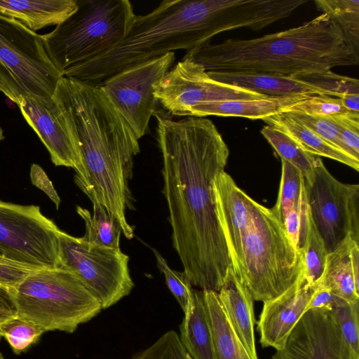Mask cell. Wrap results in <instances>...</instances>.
Listing matches in <instances>:
<instances>
[{
    "mask_svg": "<svg viewBox=\"0 0 359 359\" xmlns=\"http://www.w3.org/2000/svg\"><path fill=\"white\" fill-rule=\"evenodd\" d=\"M154 115L173 248L192 286L218 292L231 264L213 182L224 171L229 148L208 118Z\"/></svg>",
    "mask_w": 359,
    "mask_h": 359,
    "instance_id": "1",
    "label": "cell"
},
{
    "mask_svg": "<svg viewBox=\"0 0 359 359\" xmlns=\"http://www.w3.org/2000/svg\"><path fill=\"white\" fill-rule=\"evenodd\" d=\"M299 252L302 274L309 284L316 285L323 273L328 252L311 215H309L306 238Z\"/></svg>",
    "mask_w": 359,
    "mask_h": 359,
    "instance_id": "28",
    "label": "cell"
},
{
    "mask_svg": "<svg viewBox=\"0 0 359 359\" xmlns=\"http://www.w3.org/2000/svg\"><path fill=\"white\" fill-rule=\"evenodd\" d=\"M229 254L232 269L254 301L266 302L281 294L302 271L294 248L272 208L251 197L248 221Z\"/></svg>",
    "mask_w": 359,
    "mask_h": 359,
    "instance_id": "5",
    "label": "cell"
},
{
    "mask_svg": "<svg viewBox=\"0 0 359 359\" xmlns=\"http://www.w3.org/2000/svg\"><path fill=\"white\" fill-rule=\"evenodd\" d=\"M263 121L287 134L306 152L335 160L359 171V161L323 139L287 113L281 112Z\"/></svg>",
    "mask_w": 359,
    "mask_h": 359,
    "instance_id": "22",
    "label": "cell"
},
{
    "mask_svg": "<svg viewBox=\"0 0 359 359\" xmlns=\"http://www.w3.org/2000/svg\"><path fill=\"white\" fill-rule=\"evenodd\" d=\"M343 346L355 359H359V302L341 298L330 311Z\"/></svg>",
    "mask_w": 359,
    "mask_h": 359,
    "instance_id": "29",
    "label": "cell"
},
{
    "mask_svg": "<svg viewBox=\"0 0 359 359\" xmlns=\"http://www.w3.org/2000/svg\"><path fill=\"white\" fill-rule=\"evenodd\" d=\"M76 10L43 34L46 51L62 73L100 57L126 36L135 16L128 0H76Z\"/></svg>",
    "mask_w": 359,
    "mask_h": 359,
    "instance_id": "6",
    "label": "cell"
},
{
    "mask_svg": "<svg viewBox=\"0 0 359 359\" xmlns=\"http://www.w3.org/2000/svg\"><path fill=\"white\" fill-rule=\"evenodd\" d=\"M179 328L180 341L193 359H215L212 329L203 290L194 288Z\"/></svg>",
    "mask_w": 359,
    "mask_h": 359,
    "instance_id": "20",
    "label": "cell"
},
{
    "mask_svg": "<svg viewBox=\"0 0 359 359\" xmlns=\"http://www.w3.org/2000/svg\"><path fill=\"white\" fill-rule=\"evenodd\" d=\"M40 35L0 15V83L18 104L21 98L52 97L62 77Z\"/></svg>",
    "mask_w": 359,
    "mask_h": 359,
    "instance_id": "8",
    "label": "cell"
},
{
    "mask_svg": "<svg viewBox=\"0 0 359 359\" xmlns=\"http://www.w3.org/2000/svg\"><path fill=\"white\" fill-rule=\"evenodd\" d=\"M339 299L329 289L317 286L305 308V312L323 309L331 311Z\"/></svg>",
    "mask_w": 359,
    "mask_h": 359,
    "instance_id": "41",
    "label": "cell"
},
{
    "mask_svg": "<svg viewBox=\"0 0 359 359\" xmlns=\"http://www.w3.org/2000/svg\"><path fill=\"white\" fill-rule=\"evenodd\" d=\"M350 257L355 286L359 290V243H353Z\"/></svg>",
    "mask_w": 359,
    "mask_h": 359,
    "instance_id": "43",
    "label": "cell"
},
{
    "mask_svg": "<svg viewBox=\"0 0 359 359\" xmlns=\"http://www.w3.org/2000/svg\"><path fill=\"white\" fill-rule=\"evenodd\" d=\"M224 24L220 0H164L149 13L135 15L125 38L110 51L62 76L98 86L133 65L208 44Z\"/></svg>",
    "mask_w": 359,
    "mask_h": 359,
    "instance_id": "4",
    "label": "cell"
},
{
    "mask_svg": "<svg viewBox=\"0 0 359 359\" xmlns=\"http://www.w3.org/2000/svg\"><path fill=\"white\" fill-rule=\"evenodd\" d=\"M207 72L210 78L217 81L269 97L301 95H327L323 89L295 76L224 71H207Z\"/></svg>",
    "mask_w": 359,
    "mask_h": 359,
    "instance_id": "18",
    "label": "cell"
},
{
    "mask_svg": "<svg viewBox=\"0 0 359 359\" xmlns=\"http://www.w3.org/2000/svg\"><path fill=\"white\" fill-rule=\"evenodd\" d=\"M154 94L170 114L191 116L201 105L221 101L255 100L267 96L217 81L199 64L182 60L154 86Z\"/></svg>",
    "mask_w": 359,
    "mask_h": 359,
    "instance_id": "13",
    "label": "cell"
},
{
    "mask_svg": "<svg viewBox=\"0 0 359 359\" xmlns=\"http://www.w3.org/2000/svg\"><path fill=\"white\" fill-rule=\"evenodd\" d=\"M36 269L0 257V285L15 288Z\"/></svg>",
    "mask_w": 359,
    "mask_h": 359,
    "instance_id": "39",
    "label": "cell"
},
{
    "mask_svg": "<svg viewBox=\"0 0 359 359\" xmlns=\"http://www.w3.org/2000/svg\"><path fill=\"white\" fill-rule=\"evenodd\" d=\"M330 117L338 128L345 150L359 161V112L346 111Z\"/></svg>",
    "mask_w": 359,
    "mask_h": 359,
    "instance_id": "37",
    "label": "cell"
},
{
    "mask_svg": "<svg viewBox=\"0 0 359 359\" xmlns=\"http://www.w3.org/2000/svg\"><path fill=\"white\" fill-rule=\"evenodd\" d=\"M14 288L0 285V324L18 316Z\"/></svg>",
    "mask_w": 359,
    "mask_h": 359,
    "instance_id": "42",
    "label": "cell"
},
{
    "mask_svg": "<svg viewBox=\"0 0 359 359\" xmlns=\"http://www.w3.org/2000/svg\"><path fill=\"white\" fill-rule=\"evenodd\" d=\"M157 266L164 275L165 283L182 310L184 313L189 304L194 290L188 277L183 271L171 269L165 259L156 249H153Z\"/></svg>",
    "mask_w": 359,
    "mask_h": 359,
    "instance_id": "33",
    "label": "cell"
},
{
    "mask_svg": "<svg viewBox=\"0 0 359 359\" xmlns=\"http://www.w3.org/2000/svg\"><path fill=\"white\" fill-rule=\"evenodd\" d=\"M182 60L206 71L297 76L357 65L359 55L326 13L282 32L251 39H229L188 51Z\"/></svg>",
    "mask_w": 359,
    "mask_h": 359,
    "instance_id": "3",
    "label": "cell"
},
{
    "mask_svg": "<svg viewBox=\"0 0 359 359\" xmlns=\"http://www.w3.org/2000/svg\"><path fill=\"white\" fill-rule=\"evenodd\" d=\"M271 359H355L343 346L331 313L313 309L300 318L282 350Z\"/></svg>",
    "mask_w": 359,
    "mask_h": 359,
    "instance_id": "15",
    "label": "cell"
},
{
    "mask_svg": "<svg viewBox=\"0 0 359 359\" xmlns=\"http://www.w3.org/2000/svg\"><path fill=\"white\" fill-rule=\"evenodd\" d=\"M339 98L346 110L359 112V94H344Z\"/></svg>",
    "mask_w": 359,
    "mask_h": 359,
    "instance_id": "44",
    "label": "cell"
},
{
    "mask_svg": "<svg viewBox=\"0 0 359 359\" xmlns=\"http://www.w3.org/2000/svg\"><path fill=\"white\" fill-rule=\"evenodd\" d=\"M0 91L2 92L6 97L13 102V99L8 91L0 83Z\"/></svg>",
    "mask_w": 359,
    "mask_h": 359,
    "instance_id": "45",
    "label": "cell"
},
{
    "mask_svg": "<svg viewBox=\"0 0 359 359\" xmlns=\"http://www.w3.org/2000/svg\"><path fill=\"white\" fill-rule=\"evenodd\" d=\"M93 214L87 209L76 206V212L85 223L86 232L82 237L86 241L107 248L121 249L123 233L118 219L104 205L92 202Z\"/></svg>",
    "mask_w": 359,
    "mask_h": 359,
    "instance_id": "25",
    "label": "cell"
},
{
    "mask_svg": "<svg viewBox=\"0 0 359 359\" xmlns=\"http://www.w3.org/2000/svg\"><path fill=\"white\" fill-rule=\"evenodd\" d=\"M316 287L307 283L302 271L297 280L284 292L263 302L257 323L259 343L263 348L279 351L285 347Z\"/></svg>",
    "mask_w": 359,
    "mask_h": 359,
    "instance_id": "16",
    "label": "cell"
},
{
    "mask_svg": "<svg viewBox=\"0 0 359 359\" xmlns=\"http://www.w3.org/2000/svg\"><path fill=\"white\" fill-rule=\"evenodd\" d=\"M76 8V0H0V15L18 20L34 32L57 26Z\"/></svg>",
    "mask_w": 359,
    "mask_h": 359,
    "instance_id": "19",
    "label": "cell"
},
{
    "mask_svg": "<svg viewBox=\"0 0 359 359\" xmlns=\"http://www.w3.org/2000/svg\"><path fill=\"white\" fill-rule=\"evenodd\" d=\"M348 111L341 104L339 97L325 95H309L305 99L290 105L283 112H301L311 115L330 116Z\"/></svg>",
    "mask_w": 359,
    "mask_h": 359,
    "instance_id": "36",
    "label": "cell"
},
{
    "mask_svg": "<svg viewBox=\"0 0 359 359\" xmlns=\"http://www.w3.org/2000/svg\"><path fill=\"white\" fill-rule=\"evenodd\" d=\"M0 359H4L3 355L1 354V353L0 352Z\"/></svg>",
    "mask_w": 359,
    "mask_h": 359,
    "instance_id": "47",
    "label": "cell"
},
{
    "mask_svg": "<svg viewBox=\"0 0 359 359\" xmlns=\"http://www.w3.org/2000/svg\"><path fill=\"white\" fill-rule=\"evenodd\" d=\"M354 242L348 234L333 251L327 253L323 273L316 285L329 289L334 295L350 303L359 302V290L355 286L350 257Z\"/></svg>",
    "mask_w": 359,
    "mask_h": 359,
    "instance_id": "23",
    "label": "cell"
},
{
    "mask_svg": "<svg viewBox=\"0 0 359 359\" xmlns=\"http://www.w3.org/2000/svg\"><path fill=\"white\" fill-rule=\"evenodd\" d=\"M309 212L327 252L348 235L359 243V185L337 180L316 158L312 180L305 182Z\"/></svg>",
    "mask_w": 359,
    "mask_h": 359,
    "instance_id": "11",
    "label": "cell"
},
{
    "mask_svg": "<svg viewBox=\"0 0 359 359\" xmlns=\"http://www.w3.org/2000/svg\"><path fill=\"white\" fill-rule=\"evenodd\" d=\"M341 30L348 46L359 55V0H315Z\"/></svg>",
    "mask_w": 359,
    "mask_h": 359,
    "instance_id": "26",
    "label": "cell"
},
{
    "mask_svg": "<svg viewBox=\"0 0 359 359\" xmlns=\"http://www.w3.org/2000/svg\"><path fill=\"white\" fill-rule=\"evenodd\" d=\"M281 178L277 201L272 210L283 222L294 204L305 193V179L302 173L290 163L281 160Z\"/></svg>",
    "mask_w": 359,
    "mask_h": 359,
    "instance_id": "30",
    "label": "cell"
},
{
    "mask_svg": "<svg viewBox=\"0 0 359 359\" xmlns=\"http://www.w3.org/2000/svg\"><path fill=\"white\" fill-rule=\"evenodd\" d=\"M309 215L305 190L304 194L294 204L283 222L288 237L299 252L306 238Z\"/></svg>",
    "mask_w": 359,
    "mask_h": 359,
    "instance_id": "35",
    "label": "cell"
},
{
    "mask_svg": "<svg viewBox=\"0 0 359 359\" xmlns=\"http://www.w3.org/2000/svg\"><path fill=\"white\" fill-rule=\"evenodd\" d=\"M286 113L305 125L323 139L346 152L339 138L338 128L330 116L311 115L301 112Z\"/></svg>",
    "mask_w": 359,
    "mask_h": 359,
    "instance_id": "38",
    "label": "cell"
},
{
    "mask_svg": "<svg viewBox=\"0 0 359 359\" xmlns=\"http://www.w3.org/2000/svg\"><path fill=\"white\" fill-rule=\"evenodd\" d=\"M308 96L307 95L283 97L267 96L255 100L215 102L200 106L194 110L191 116L205 117L215 115L264 120L267 117L284 111L290 105Z\"/></svg>",
    "mask_w": 359,
    "mask_h": 359,
    "instance_id": "21",
    "label": "cell"
},
{
    "mask_svg": "<svg viewBox=\"0 0 359 359\" xmlns=\"http://www.w3.org/2000/svg\"><path fill=\"white\" fill-rule=\"evenodd\" d=\"M53 97L70 116L79 143L83 170L76 184L91 202L111 212L132 239L126 212L132 204L128 182L139 139L98 86L62 76Z\"/></svg>",
    "mask_w": 359,
    "mask_h": 359,
    "instance_id": "2",
    "label": "cell"
},
{
    "mask_svg": "<svg viewBox=\"0 0 359 359\" xmlns=\"http://www.w3.org/2000/svg\"><path fill=\"white\" fill-rule=\"evenodd\" d=\"M203 292L212 329L215 359H251L229 322L217 292Z\"/></svg>",
    "mask_w": 359,
    "mask_h": 359,
    "instance_id": "24",
    "label": "cell"
},
{
    "mask_svg": "<svg viewBox=\"0 0 359 359\" xmlns=\"http://www.w3.org/2000/svg\"><path fill=\"white\" fill-rule=\"evenodd\" d=\"M325 90L327 95L340 97L344 94H359V81L331 71L295 76Z\"/></svg>",
    "mask_w": 359,
    "mask_h": 359,
    "instance_id": "34",
    "label": "cell"
},
{
    "mask_svg": "<svg viewBox=\"0 0 359 359\" xmlns=\"http://www.w3.org/2000/svg\"><path fill=\"white\" fill-rule=\"evenodd\" d=\"M30 178L32 183L43 191L55 204L57 209H58L61 200L51 181L40 165L35 163L32 165L30 168Z\"/></svg>",
    "mask_w": 359,
    "mask_h": 359,
    "instance_id": "40",
    "label": "cell"
},
{
    "mask_svg": "<svg viewBox=\"0 0 359 359\" xmlns=\"http://www.w3.org/2000/svg\"><path fill=\"white\" fill-rule=\"evenodd\" d=\"M129 359H193L182 345L179 334L168 330L147 348Z\"/></svg>",
    "mask_w": 359,
    "mask_h": 359,
    "instance_id": "32",
    "label": "cell"
},
{
    "mask_svg": "<svg viewBox=\"0 0 359 359\" xmlns=\"http://www.w3.org/2000/svg\"><path fill=\"white\" fill-rule=\"evenodd\" d=\"M4 139V133H3V130L0 127V141H1Z\"/></svg>",
    "mask_w": 359,
    "mask_h": 359,
    "instance_id": "46",
    "label": "cell"
},
{
    "mask_svg": "<svg viewBox=\"0 0 359 359\" xmlns=\"http://www.w3.org/2000/svg\"><path fill=\"white\" fill-rule=\"evenodd\" d=\"M62 230L40 207L0 199V257L32 269L62 267L59 235Z\"/></svg>",
    "mask_w": 359,
    "mask_h": 359,
    "instance_id": "10",
    "label": "cell"
},
{
    "mask_svg": "<svg viewBox=\"0 0 359 359\" xmlns=\"http://www.w3.org/2000/svg\"><path fill=\"white\" fill-rule=\"evenodd\" d=\"M260 133L281 160L297 168L302 173L306 182L311 181L316 156L306 152L287 134L269 125L264 126Z\"/></svg>",
    "mask_w": 359,
    "mask_h": 359,
    "instance_id": "27",
    "label": "cell"
},
{
    "mask_svg": "<svg viewBox=\"0 0 359 359\" xmlns=\"http://www.w3.org/2000/svg\"><path fill=\"white\" fill-rule=\"evenodd\" d=\"M59 257L61 266L81 280L102 309L118 303L134 287L129 257L121 249L99 246L61 231Z\"/></svg>",
    "mask_w": 359,
    "mask_h": 359,
    "instance_id": "9",
    "label": "cell"
},
{
    "mask_svg": "<svg viewBox=\"0 0 359 359\" xmlns=\"http://www.w3.org/2000/svg\"><path fill=\"white\" fill-rule=\"evenodd\" d=\"M217 292L229 322L251 359H258L254 326V299L246 287L229 267Z\"/></svg>",
    "mask_w": 359,
    "mask_h": 359,
    "instance_id": "17",
    "label": "cell"
},
{
    "mask_svg": "<svg viewBox=\"0 0 359 359\" xmlns=\"http://www.w3.org/2000/svg\"><path fill=\"white\" fill-rule=\"evenodd\" d=\"M13 292L18 316L45 332L73 333L102 310L81 280L62 266L32 271Z\"/></svg>",
    "mask_w": 359,
    "mask_h": 359,
    "instance_id": "7",
    "label": "cell"
},
{
    "mask_svg": "<svg viewBox=\"0 0 359 359\" xmlns=\"http://www.w3.org/2000/svg\"><path fill=\"white\" fill-rule=\"evenodd\" d=\"M175 52L133 65L111 76L98 87L140 140L149 130L158 100L154 86L171 69Z\"/></svg>",
    "mask_w": 359,
    "mask_h": 359,
    "instance_id": "12",
    "label": "cell"
},
{
    "mask_svg": "<svg viewBox=\"0 0 359 359\" xmlns=\"http://www.w3.org/2000/svg\"><path fill=\"white\" fill-rule=\"evenodd\" d=\"M0 339H1V335H0Z\"/></svg>",
    "mask_w": 359,
    "mask_h": 359,
    "instance_id": "48",
    "label": "cell"
},
{
    "mask_svg": "<svg viewBox=\"0 0 359 359\" xmlns=\"http://www.w3.org/2000/svg\"><path fill=\"white\" fill-rule=\"evenodd\" d=\"M27 123L35 131L56 166L83 170L79 143L72 120L64 107L50 98H21L18 104Z\"/></svg>",
    "mask_w": 359,
    "mask_h": 359,
    "instance_id": "14",
    "label": "cell"
},
{
    "mask_svg": "<svg viewBox=\"0 0 359 359\" xmlns=\"http://www.w3.org/2000/svg\"><path fill=\"white\" fill-rule=\"evenodd\" d=\"M45 330L18 316L0 324V335L4 337L15 354L27 351L35 344Z\"/></svg>",
    "mask_w": 359,
    "mask_h": 359,
    "instance_id": "31",
    "label": "cell"
}]
</instances>
